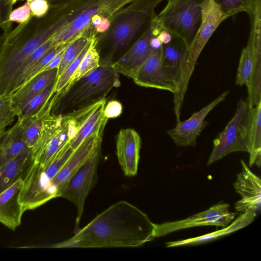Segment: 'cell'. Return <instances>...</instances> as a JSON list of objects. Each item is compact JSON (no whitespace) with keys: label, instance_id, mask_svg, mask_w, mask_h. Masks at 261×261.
Returning <instances> with one entry per match:
<instances>
[{"label":"cell","instance_id":"1","mask_svg":"<svg viewBox=\"0 0 261 261\" xmlns=\"http://www.w3.org/2000/svg\"><path fill=\"white\" fill-rule=\"evenodd\" d=\"M154 224L141 210L121 200L98 214L71 238L47 247H139L155 238Z\"/></svg>","mask_w":261,"mask_h":261},{"label":"cell","instance_id":"2","mask_svg":"<svg viewBox=\"0 0 261 261\" xmlns=\"http://www.w3.org/2000/svg\"><path fill=\"white\" fill-rule=\"evenodd\" d=\"M74 5L49 8L43 17L32 16L7 33L0 49V84L10 85L25 60L79 13Z\"/></svg>","mask_w":261,"mask_h":261},{"label":"cell","instance_id":"3","mask_svg":"<svg viewBox=\"0 0 261 261\" xmlns=\"http://www.w3.org/2000/svg\"><path fill=\"white\" fill-rule=\"evenodd\" d=\"M164 0H132L117 11L105 32L97 35L96 47L110 50L108 58L122 54L140 37L156 15V7Z\"/></svg>","mask_w":261,"mask_h":261},{"label":"cell","instance_id":"4","mask_svg":"<svg viewBox=\"0 0 261 261\" xmlns=\"http://www.w3.org/2000/svg\"><path fill=\"white\" fill-rule=\"evenodd\" d=\"M74 150L69 141L44 167L30 159V165L22 177L19 197L23 212L35 209L47 202L48 185Z\"/></svg>","mask_w":261,"mask_h":261},{"label":"cell","instance_id":"5","mask_svg":"<svg viewBox=\"0 0 261 261\" xmlns=\"http://www.w3.org/2000/svg\"><path fill=\"white\" fill-rule=\"evenodd\" d=\"M50 112L44 114L39 137L31 152V161L42 167L73 138L77 129L73 113L56 116Z\"/></svg>","mask_w":261,"mask_h":261},{"label":"cell","instance_id":"6","mask_svg":"<svg viewBox=\"0 0 261 261\" xmlns=\"http://www.w3.org/2000/svg\"><path fill=\"white\" fill-rule=\"evenodd\" d=\"M202 0H168L156 15L162 29L181 39L189 49L200 25Z\"/></svg>","mask_w":261,"mask_h":261},{"label":"cell","instance_id":"7","mask_svg":"<svg viewBox=\"0 0 261 261\" xmlns=\"http://www.w3.org/2000/svg\"><path fill=\"white\" fill-rule=\"evenodd\" d=\"M202 18L200 25L189 49L187 62L178 84L175 98H185L190 77L197 60L205 45L218 26L226 20L218 5L214 0H202L201 3Z\"/></svg>","mask_w":261,"mask_h":261},{"label":"cell","instance_id":"8","mask_svg":"<svg viewBox=\"0 0 261 261\" xmlns=\"http://www.w3.org/2000/svg\"><path fill=\"white\" fill-rule=\"evenodd\" d=\"M251 108L247 98L239 100L233 117L213 140L214 147L207 165L232 152H248V132Z\"/></svg>","mask_w":261,"mask_h":261},{"label":"cell","instance_id":"9","mask_svg":"<svg viewBox=\"0 0 261 261\" xmlns=\"http://www.w3.org/2000/svg\"><path fill=\"white\" fill-rule=\"evenodd\" d=\"M83 7L79 14L61 28L53 37L55 44L71 41L91 26L96 15L111 19L114 14L132 0H82Z\"/></svg>","mask_w":261,"mask_h":261},{"label":"cell","instance_id":"10","mask_svg":"<svg viewBox=\"0 0 261 261\" xmlns=\"http://www.w3.org/2000/svg\"><path fill=\"white\" fill-rule=\"evenodd\" d=\"M100 146L81 167L60 192L58 197H62L72 202L76 207L74 233L80 228L86 199L96 180L99 161Z\"/></svg>","mask_w":261,"mask_h":261},{"label":"cell","instance_id":"11","mask_svg":"<svg viewBox=\"0 0 261 261\" xmlns=\"http://www.w3.org/2000/svg\"><path fill=\"white\" fill-rule=\"evenodd\" d=\"M162 30L156 15L140 37L117 61L112 64L114 70L133 79L153 51L150 44L152 38L157 36Z\"/></svg>","mask_w":261,"mask_h":261},{"label":"cell","instance_id":"12","mask_svg":"<svg viewBox=\"0 0 261 261\" xmlns=\"http://www.w3.org/2000/svg\"><path fill=\"white\" fill-rule=\"evenodd\" d=\"M227 203H219L210 208L178 221L154 224V237L164 236L171 232L190 227L214 225L225 227L235 218L236 213L229 210Z\"/></svg>","mask_w":261,"mask_h":261},{"label":"cell","instance_id":"13","mask_svg":"<svg viewBox=\"0 0 261 261\" xmlns=\"http://www.w3.org/2000/svg\"><path fill=\"white\" fill-rule=\"evenodd\" d=\"M103 133L94 134L86 138L73 151L53 178L46 190L47 201L57 198L72 176L101 146Z\"/></svg>","mask_w":261,"mask_h":261},{"label":"cell","instance_id":"14","mask_svg":"<svg viewBox=\"0 0 261 261\" xmlns=\"http://www.w3.org/2000/svg\"><path fill=\"white\" fill-rule=\"evenodd\" d=\"M108 60L100 63L94 71L77 82L80 84L69 94L68 101L80 102L107 93L117 84L119 85L117 72Z\"/></svg>","mask_w":261,"mask_h":261},{"label":"cell","instance_id":"15","mask_svg":"<svg viewBox=\"0 0 261 261\" xmlns=\"http://www.w3.org/2000/svg\"><path fill=\"white\" fill-rule=\"evenodd\" d=\"M228 93V90L223 92L207 106L193 113L189 119L179 121L174 128L168 130L167 134L174 143L177 146L194 147L197 137L208 123L205 120L206 116L225 99Z\"/></svg>","mask_w":261,"mask_h":261},{"label":"cell","instance_id":"16","mask_svg":"<svg viewBox=\"0 0 261 261\" xmlns=\"http://www.w3.org/2000/svg\"><path fill=\"white\" fill-rule=\"evenodd\" d=\"M133 80L140 86L166 90L173 94L177 91V83L168 74L163 65L162 47L153 50Z\"/></svg>","mask_w":261,"mask_h":261},{"label":"cell","instance_id":"17","mask_svg":"<svg viewBox=\"0 0 261 261\" xmlns=\"http://www.w3.org/2000/svg\"><path fill=\"white\" fill-rule=\"evenodd\" d=\"M106 104L103 98L73 113L77 122V131L70 141L73 150L89 136L103 133L108 120L103 113Z\"/></svg>","mask_w":261,"mask_h":261},{"label":"cell","instance_id":"18","mask_svg":"<svg viewBox=\"0 0 261 261\" xmlns=\"http://www.w3.org/2000/svg\"><path fill=\"white\" fill-rule=\"evenodd\" d=\"M241 171L238 174L233 184L236 191L241 199L234 204L237 212L243 213L247 210L259 211L261 205V180L250 169L243 160L241 161Z\"/></svg>","mask_w":261,"mask_h":261},{"label":"cell","instance_id":"19","mask_svg":"<svg viewBox=\"0 0 261 261\" xmlns=\"http://www.w3.org/2000/svg\"><path fill=\"white\" fill-rule=\"evenodd\" d=\"M116 154L119 163L126 176L137 174L141 139L139 134L132 128L121 129L117 134Z\"/></svg>","mask_w":261,"mask_h":261},{"label":"cell","instance_id":"20","mask_svg":"<svg viewBox=\"0 0 261 261\" xmlns=\"http://www.w3.org/2000/svg\"><path fill=\"white\" fill-rule=\"evenodd\" d=\"M22 177L0 194V222L14 230L21 223L23 214L19 197Z\"/></svg>","mask_w":261,"mask_h":261},{"label":"cell","instance_id":"21","mask_svg":"<svg viewBox=\"0 0 261 261\" xmlns=\"http://www.w3.org/2000/svg\"><path fill=\"white\" fill-rule=\"evenodd\" d=\"M58 68L43 71L10 93L17 116L22 108L33 97L57 79Z\"/></svg>","mask_w":261,"mask_h":261},{"label":"cell","instance_id":"22","mask_svg":"<svg viewBox=\"0 0 261 261\" xmlns=\"http://www.w3.org/2000/svg\"><path fill=\"white\" fill-rule=\"evenodd\" d=\"M188 52L189 48L186 43L176 37H173L169 43L162 46L163 65L177 86L187 62Z\"/></svg>","mask_w":261,"mask_h":261},{"label":"cell","instance_id":"23","mask_svg":"<svg viewBox=\"0 0 261 261\" xmlns=\"http://www.w3.org/2000/svg\"><path fill=\"white\" fill-rule=\"evenodd\" d=\"M256 213L252 210H247L242 213L230 225L224 228L214 232L195 238L186 240L169 242L166 243L167 247L195 245L213 241L223 236L230 233L243 228L252 223Z\"/></svg>","mask_w":261,"mask_h":261},{"label":"cell","instance_id":"24","mask_svg":"<svg viewBox=\"0 0 261 261\" xmlns=\"http://www.w3.org/2000/svg\"><path fill=\"white\" fill-rule=\"evenodd\" d=\"M28 148L18 120L10 129L0 133V169Z\"/></svg>","mask_w":261,"mask_h":261},{"label":"cell","instance_id":"25","mask_svg":"<svg viewBox=\"0 0 261 261\" xmlns=\"http://www.w3.org/2000/svg\"><path fill=\"white\" fill-rule=\"evenodd\" d=\"M248 153L249 167L260 165L261 159V102L252 107L248 132Z\"/></svg>","mask_w":261,"mask_h":261},{"label":"cell","instance_id":"26","mask_svg":"<svg viewBox=\"0 0 261 261\" xmlns=\"http://www.w3.org/2000/svg\"><path fill=\"white\" fill-rule=\"evenodd\" d=\"M52 96L36 113L18 119L21 123L23 138L29 148L32 149L34 146L39 137L43 118Z\"/></svg>","mask_w":261,"mask_h":261},{"label":"cell","instance_id":"27","mask_svg":"<svg viewBox=\"0 0 261 261\" xmlns=\"http://www.w3.org/2000/svg\"><path fill=\"white\" fill-rule=\"evenodd\" d=\"M31 148H27L1 168L2 173L0 176V194L21 177L24 166L31 159Z\"/></svg>","mask_w":261,"mask_h":261},{"label":"cell","instance_id":"28","mask_svg":"<svg viewBox=\"0 0 261 261\" xmlns=\"http://www.w3.org/2000/svg\"><path fill=\"white\" fill-rule=\"evenodd\" d=\"M96 38L82 59L78 68L71 78L65 90L67 91L80 80L94 71L100 65V54L96 47Z\"/></svg>","mask_w":261,"mask_h":261},{"label":"cell","instance_id":"29","mask_svg":"<svg viewBox=\"0 0 261 261\" xmlns=\"http://www.w3.org/2000/svg\"><path fill=\"white\" fill-rule=\"evenodd\" d=\"M70 42V41L57 44L52 46L40 60L33 65L18 80L13 83L10 93L42 72L50 61L59 52L65 49Z\"/></svg>","mask_w":261,"mask_h":261},{"label":"cell","instance_id":"30","mask_svg":"<svg viewBox=\"0 0 261 261\" xmlns=\"http://www.w3.org/2000/svg\"><path fill=\"white\" fill-rule=\"evenodd\" d=\"M249 16L250 30L247 46L250 53H261V0H257L254 10Z\"/></svg>","mask_w":261,"mask_h":261},{"label":"cell","instance_id":"31","mask_svg":"<svg viewBox=\"0 0 261 261\" xmlns=\"http://www.w3.org/2000/svg\"><path fill=\"white\" fill-rule=\"evenodd\" d=\"M218 5L225 19L240 13L248 15L254 10L257 0H214Z\"/></svg>","mask_w":261,"mask_h":261},{"label":"cell","instance_id":"32","mask_svg":"<svg viewBox=\"0 0 261 261\" xmlns=\"http://www.w3.org/2000/svg\"><path fill=\"white\" fill-rule=\"evenodd\" d=\"M56 79L49 84L42 91L30 100L18 113V119L31 115L38 111L55 93L54 89Z\"/></svg>","mask_w":261,"mask_h":261},{"label":"cell","instance_id":"33","mask_svg":"<svg viewBox=\"0 0 261 261\" xmlns=\"http://www.w3.org/2000/svg\"><path fill=\"white\" fill-rule=\"evenodd\" d=\"M253 70V63L248 47L243 48L241 54L237 73L236 84L240 86L249 83Z\"/></svg>","mask_w":261,"mask_h":261},{"label":"cell","instance_id":"34","mask_svg":"<svg viewBox=\"0 0 261 261\" xmlns=\"http://www.w3.org/2000/svg\"><path fill=\"white\" fill-rule=\"evenodd\" d=\"M55 45L56 44H54L51 37L34 50L25 60L19 68L14 79L12 86L15 81L18 80L30 67H32L33 65L40 60L46 54V53Z\"/></svg>","mask_w":261,"mask_h":261},{"label":"cell","instance_id":"35","mask_svg":"<svg viewBox=\"0 0 261 261\" xmlns=\"http://www.w3.org/2000/svg\"><path fill=\"white\" fill-rule=\"evenodd\" d=\"M17 116L10 94L0 95V133L12 123Z\"/></svg>","mask_w":261,"mask_h":261},{"label":"cell","instance_id":"36","mask_svg":"<svg viewBox=\"0 0 261 261\" xmlns=\"http://www.w3.org/2000/svg\"><path fill=\"white\" fill-rule=\"evenodd\" d=\"M30 6L28 2L21 6L12 10L10 12L8 22L12 24L13 22L22 24L28 22L32 17Z\"/></svg>","mask_w":261,"mask_h":261},{"label":"cell","instance_id":"37","mask_svg":"<svg viewBox=\"0 0 261 261\" xmlns=\"http://www.w3.org/2000/svg\"><path fill=\"white\" fill-rule=\"evenodd\" d=\"M32 16L42 18L45 16L49 10V6L46 0H27Z\"/></svg>","mask_w":261,"mask_h":261},{"label":"cell","instance_id":"38","mask_svg":"<svg viewBox=\"0 0 261 261\" xmlns=\"http://www.w3.org/2000/svg\"><path fill=\"white\" fill-rule=\"evenodd\" d=\"M122 111V106L120 102L117 100L110 101L106 104L104 108V116L107 119L114 118L119 116Z\"/></svg>","mask_w":261,"mask_h":261},{"label":"cell","instance_id":"39","mask_svg":"<svg viewBox=\"0 0 261 261\" xmlns=\"http://www.w3.org/2000/svg\"><path fill=\"white\" fill-rule=\"evenodd\" d=\"M0 11L2 15L3 23L1 29L4 33L11 31L12 25L8 22L9 16L12 10L6 5L4 0H0Z\"/></svg>","mask_w":261,"mask_h":261},{"label":"cell","instance_id":"40","mask_svg":"<svg viewBox=\"0 0 261 261\" xmlns=\"http://www.w3.org/2000/svg\"><path fill=\"white\" fill-rule=\"evenodd\" d=\"M49 8L59 9L82 0H46ZM168 1V0H167Z\"/></svg>","mask_w":261,"mask_h":261},{"label":"cell","instance_id":"41","mask_svg":"<svg viewBox=\"0 0 261 261\" xmlns=\"http://www.w3.org/2000/svg\"><path fill=\"white\" fill-rule=\"evenodd\" d=\"M65 49H63L60 52H59L46 65V66L43 69L42 71L54 68H58L59 64L61 62Z\"/></svg>","mask_w":261,"mask_h":261},{"label":"cell","instance_id":"42","mask_svg":"<svg viewBox=\"0 0 261 261\" xmlns=\"http://www.w3.org/2000/svg\"><path fill=\"white\" fill-rule=\"evenodd\" d=\"M173 35L164 29H162L157 36V38L162 44L169 43L173 39Z\"/></svg>","mask_w":261,"mask_h":261},{"label":"cell","instance_id":"43","mask_svg":"<svg viewBox=\"0 0 261 261\" xmlns=\"http://www.w3.org/2000/svg\"><path fill=\"white\" fill-rule=\"evenodd\" d=\"M15 0H4L6 5L12 10L13 5L15 4Z\"/></svg>","mask_w":261,"mask_h":261},{"label":"cell","instance_id":"44","mask_svg":"<svg viewBox=\"0 0 261 261\" xmlns=\"http://www.w3.org/2000/svg\"><path fill=\"white\" fill-rule=\"evenodd\" d=\"M7 34L3 33L2 34H0V49H1V47L2 44V43L4 41Z\"/></svg>","mask_w":261,"mask_h":261},{"label":"cell","instance_id":"45","mask_svg":"<svg viewBox=\"0 0 261 261\" xmlns=\"http://www.w3.org/2000/svg\"><path fill=\"white\" fill-rule=\"evenodd\" d=\"M3 20L2 15L0 11V28L2 27V26L3 25Z\"/></svg>","mask_w":261,"mask_h":261},{"label":"cell","instance_id":"46","mask_svg":"<svg viewBox=\"0 0 261 261\" xmlns=\"http://www.w3.org/2000/svg\"><path fill=\"white\" fill-rule=\"evenodd\" d=\"M19 1H22V0H15V1H14V3H15V4L17 2Z\"/></svg>","mask_w":261,"mask_h":261}]
</instances>
